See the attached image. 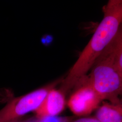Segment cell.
<instances>
[{
  "instance_id": "obj_1",
  "label": "cell",
  "mask_w": 122,
  "mask_h": 122,
  "mask_svg": "<svg viewBox=\"0 0 122 122\" xmlns=\"http://www.w3.org/2000/svg\"><path fill=\"white\" fill-rule=\"evenodd\" d=\"M103 12V19L92 38L61 82L59 89L66 95L86 76L117 35L122 24V0H109L104 7Z\"/></svg>"
},
{
  "instance_id": "obj_2",
  "label": "cell",
  "mask_w": 122,
  "mask_h": 122,
  "mask_svg": "<svg viewBox=\"0 0 122 122\" xmlns=\"http://www.w3.org/2000/svg\"><path fill=\"white\" fill-rule=\"evenodd\" d=\"M89 82L102 100L116 103L120 100L122 76L115 65L113 57L106 48L92 67Z\"/></svg>"
},
{
  "instance_id": "obj_3",
  "label": "cell",
  "mask_w": 122,
  "mask_h": 122,
  "mask_svg": "<svg viewBox=\"0 0 122 122\" xmlns=\"http://www.w3.org/2000/svg\"><path fill=\"white\" fill-rule=\"evenodd\" d=\"M63 79L56 80L48 85L18 97L10 101L0 110V122H14L26 113L35 111L48 92L61 83Z\"/></svg>"
},
{
  "instance_id": "obj_4",
  "label": "cell",
  "mask_w": 122,
  "mask_h": 122,
  "mask_svg": "<svg viewBox=\"0 0 122 122\" xmlns=\"http://www.w3.org/2000/svg\"><path fill=\"white\" fill-rule=\"evenodd\" d=\"M67 105L75 115L84 117L92 113L100 105L103 101L85 76L75 86Z\"/></svg>"
},
{
  "instance_id": "obj_5",
  "label": "cell",
  "mask_w": 122,
  "mask_h": 122,
  "mask_svg": "<svg viewBox=\"0 0 122 122\" xmlns=\"http://www.w3.org/2000/svg\"><path fill=\"white\" fill-rule=\"evenodd\" d=\"M65 105V94L54 88L48 92L35 113L38 117L56 116L64 110Z\"/></svg>"
},
{
  "instance_id": "obj_6",
  "label": "cell",
  "mask_w": 122,
  "mask_h": 122,
  "mask_svg": "<svg viewBox=\"0 0 122 122\" xmlns=\"http://www.w3.org/2000/svg\"><path fill=\"white\" fill-rule=\"evenodd\" d=\"M95 117L100 122H122V100L105 102L96 109Z\"/></svg>"
},
{
  "instance_id": "obj_7",
  "label": "cell",
  "mask_w": 122,
  "mask_h": 122,
  "mask_svg": "<svg viewBox=\"0 0 122 122\" xmlns=\"http://www.w3.org/2000/svg\"><path fill=\"white\" fill-rule=\"evenodd\" d=\"M112 54L113 61L122 76V25L117 35L106 48Z\"/></svg>"
},
{
  "instance_id": "obj_8",
  "label": "cell",
  "mask_w": 122,
  "mask_h": 122,
  "mask_svg": "<svg viewBox=\"0 0 122 122\" xmlns=\"http://www.w3.org/2000/svg\"><path fill=\"white\" fill-rule=\"evenodd\" d=\"M72 120V118L70 117H44L33 118L28 120L26 122H70Z\"/></svg>"
},
{
  "instance_id": "obj_9",
  "label": "cell",
  "mask_w": 122,
  "mask_h": 122,
  "mask_svg": "<svg viewBox=\"0 0 122 122\" xmlns=\"http://www.w3.org/2000/svg\"><path fill=\"white\" fill-rule=\"evenodd\" d=\"M70 122H100L95 117H81L72 120Z\"/></svg>"
},
{
  "instance_id": "obj_10",
  "label": "cell",
  "mask_w": 122,
  "mask_h": 122,
  "mask_svg": "<svg viewBox=\"0 0 122 122\" xmlns=\"http://www.w3.org/2000/svg\"><path fill=\"white\" fill-rule=\"evenodd\" d=\"M121 95H122V90H121Z\"/></svg>"
},
{
  "instance_id": "obj_11",
  "label": "cell",
  "mask_w": 122,
  "mask_h": 122,
  "mask_svg": "<svg viewBox=\"0 0 122 122\" xmlns=\"http://www.w3.org/2000/svg\"><path fill=\"white\" fill-rule=\"evenodd\" d=\"M16 122V121H15V122Z\"/></svg>"
},
{
  "instance_id": "obj_12",
  "label": "cell",
  "mask_w": 122,
  "mask_h": 122,
  "mask_svg": "<svg viewBox=\"0 0 122 122\" xmlns=\"http://www.w3.org/2000/svg\"><path fill=\"white\" fill-rule=\"evenodd\" d=\"M121 25H122V24H121Z\"/></svg>"
}]
</instances>
